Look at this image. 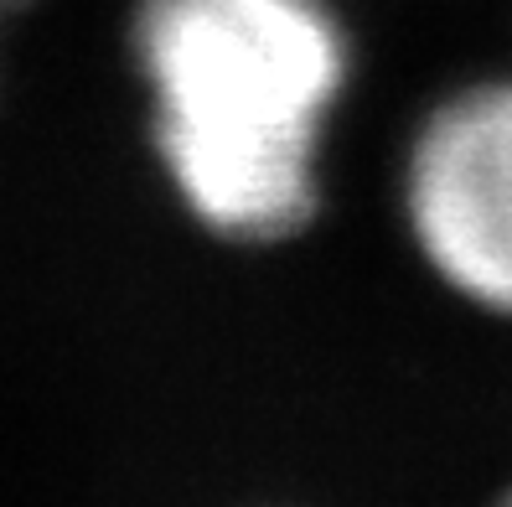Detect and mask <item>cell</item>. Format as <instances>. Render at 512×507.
I'll return each mask as SVG.
<instances>
[{
	"instance_id": "7a4b0ae2",
	"label": "cell",
	"mask_w": 512,
	"mask_h": 507,
	"mask_svg": "<svg viewBox=\"0 0 512 507\" xmlns=\"http://www.w3.org/2000/svg\"><path fill=\"white\" fill-rule=\"evenodd\" d=\"M414 264L481 316L512 321V68L425 104L394 176Z\"/></svg>"
},
{
	"instance_id": "6da1fadb",
	"label": "cell",
	"mask_w": 512,
	"mask_h": 507,
	"mask_svg": "<svg viewBox=\"0 0 512 507\" xmlns=\"http://www.w3.org/2000/svg\"><path fill=\"white\" fill-rule=\"evenodd\" d=\"M145 140L182 218L223 249H285L326 202L357 37L337 0H135Z\"/></svg>"
},
{
	"instance_id": "3957f363",
	"label": "cell",
	"mask_w": 512,
	"mask_h": 507,
	"mask_svg": "<svg viewBox=\"0 0 512 507\" xmlns=\"http://www.w3.org/2000/svg\"><path fill=\"white\" fill-rule=\"evenodd\" d=\"M21 6H26V0H0V21H6L11 11H21Z\"/></svg>"
},
{
	"instance_id": "277c9868",
	"label": "cell",
	"mask_w": 512,
	"mask_h": 507,
	"mask_svg": "<svg viewBox=\"0 0 512 507\" xmlns=\"http://www.w3.org/2000/svg\"><path fill=\"white\" fill-rule=\"evenodd\" d=\"M502 507H512V492H507V497H502Z\"/></svg>"
}]
</instances>
